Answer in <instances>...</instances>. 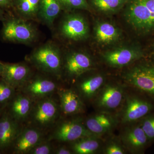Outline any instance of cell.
Instances as JSON below:
<instances>
[{
	"label": "cell",
	"mask_w": 154,
	"mask_h": 154,
	"mask_svg": "<svg viewBox=\"0 0 154 154\" xmlns=\"http://www.w3.org/2000/svg\"><path fill=\"white\" fill-rule=\"evenodd\" d=\"M27 61L37 71L61 81L63 54L54 42H49L37 47Z\"/></svg>",
	"instance_id": "cell-1"
},
{
	"label": "cell",
	"mask_w": 154,
	"mask_h": 154,
	"mask_svg": "<svg viewBox=\"0 0 154 154\" xmlns=\"http://www.w3.org/2000/svg\"><path fill=\"white\" fill-rule=\"evenodd\" d=\"M56 95L34 102L25 125L36 128L47 134L61 118L60 106Z\"/></svg>",
	"instance_id": "cell-2"
},
{
	"label": "cell",
	"mask_w": 154,
	"mask_h": 154,
	"mask_svg": "<svg viewBox=\"0 0 154 154\" xmlns=\"http://www.w3.org/2000/svg\"><path fill=\"white\" fill-rule=\"evenodd\" d=\"M2 22L1 37L4 41L28 45L33 43L37 39V29L29 20L18 16L6 15Z\"/></svg>",
	"instance_id": "cell-3"
},
{
	"label": "cell",
	"mask_w": 154,
	"mask_h": 154,
	"mask_svg": "<svg viewBox=\"0 0 154 154\" xmlns=\"http://www.w3.org/2000/svg\"><path fill=\"white\" fill-rule=\"evenodd\" d=\"M125 17L137 31L154 32V0H132L125 11Z\"/></svg>",
	"instance_id": "cell-4"
},
{
	"label": "cell",
	"mask_w": 154,
	"mask_h": 154,
	"mask_svg": "<svg viewBox=\"0 0 154 154\" xmlns=\"http://www.w3.org/2000/svg\"><path fill=\"white\" fill-rule=\"evenodd\" d=\"M92 134L86 128L82 119H65L61 117L48 133L47 138L59 143H72Z\"/></svg>",
	"instance_id": "cell-5"
},
{
	"label": "cell",
	"mask_w": 154,
	"mask_h": 154,
	"mask_svg": "<svg viewBox=\"0 0 154 154\" xmlns=\"http://www.w3.org/2000/svg\"><path fill=\"white\" fill-rule=\"evenodd\" d=\"M60 80L38 71L19 90L35 102L54 96L60 88Z\"/></svg>",
	"instance_id": "cell-6"
},
{
	"label": "cell",
	"mask_w": 154,
	"mask_h": 154,
	"mask_svg": "<svg viewBox=\"0 0 154 154\" xmlns=\"http://www.w3.org/2000/svg\"><path fill=\"white\" fill-rule=\"evenodd\" d=\"M93 67L92 59L83 51H72L63 55L62 80L76 79L83 74L91 70Z\"/></svg>",
	"instance_id": "cell-7"
},
{
	"label": "cell",
	"mask_w": 154,
	"mask_h": 154,
	"mask_svg": "<svg viewBox=\"0 0 154 154\" xmlns=\"http://www.w3.org/2000/svg\"><path fill=\"white\" fill-rule=\"evenodd\" d=\"M63 38L78 41L86 39L89 33V27L85 17L78 14H69L63 19L59 28Z\"/></svg>",
	"instance_id": "cell-8"
},
{
	"label": "cell",
	"mask_w": 154,
	"mask_h": 154,
	"mask_svg": "<svg viewBox=\"0 0 154 154\" xmlns=\"http://www.w3.org/2000/svg\"><path fill=\"white\" fill-rule=\"evenodd\" d=\"M2 63L1 79L17 91L25 85L34 73L33 67L27 61Z\"/></svg>",
	"instance_id": "cell-9"
},
{
	"label": "cell",
	"mask_w": 154,
	"mask_h": 154,
	"mask_svg": "<svg viewBox=\"0 0 154 154\" xmlns=\"http://www.w3.org/2000/svg\"><path fill=\"white\" fill-rule=\"evenodd\" d=\"M129 84L154 97V65L142 64L131 69L125 74Z\"/></svg>",
	"instance_id": "cell-10"
},
{
	"label": "cell",
	"mask_w": 154,
	"mask_h": 154,
	"mask_svg": "<svg viewBox=\"0 0 154 154\" xmlns=\"http://www.w3.org/2000/svg\"><path fill=\"white\" fill-rule=\"evenodd\" d=\"M47 134L33 127L25 125L16 138L9 152L28 154L32 149L46 138Z\"/></svg>",
	"instance_id": "cell-11"
},
{
	"label": "cell",
	"mask_w": 154,
	"mask_h": 154,
	"mask_svg": "<svg viewBox=\"0 0 154 154\" xmlns=\"http://www.w3.org/2000/svg\"><path fill=\"white\" fill-rule=\"evenodd\" d=\"M24 125L16 121L5 110L0 118V151L9 152Z\"/></svg>",
	"instance_id": "cell-12"
},
{
	"label": "cell",
	"mask_w": 154,
	"mask_h": 154,
	"mask_svg": "<svg viewBox=\"0 0 154 154\" xmlns=\"http://www.w3.org/2000/svg\"><path fill=\"white\" fill-rule=\"evenodd\" d=\"M141 48L137 46L119 47L105 53L104 60L109 65L121 67L132 63L143 56Z\"/></svg>",
	"instance_id": "cell-13"
},
{
	"label": "cell",
	"mask_w": 154,
	"mask_h": 154,
	"mask_svg": "<svg viewBox=\"0 0 154 154\" xmlns=\"http://www.w3.org/2000/svg\"><path fill=\"white\" fill-rule=\"evenodd\" d=\"M61 111V117H66L82 113L84 103L79 95L74 89L61 87L57 92Z\"/></svg>",
	"instance_id": "cell-14"
},
{
	"label": "cell",
	"mask_w": 154,
	"mask_h": 154,
	"mask_svg": "<svg viewBox=\"0 0 154 154\" xmlns=\"http://www.w3.org/2000/svg\"><path fill=\"white\" fill-rule=\"evenodd\" d=\"M34 102L17 91L14 98L4 109L16 121L25 125L32 110Z\"/></svg>",
	"instance_id": "cell-15"
},
{
	"label": "cell",
	"mask_w": 154,
	"mask_h": 154,
	"mask_svg": "<svg viewBox=\"0 0 154 154\" xmlns=\"http://www.w3.org/2000/svg\"><path fill=\"white\" fill-rule=\"evenodd\" d=\"M152 108L149 102L139 98L131 97L128 99L123 114V122L128 123L136 121L145 116Z\"/></svg>",
	"instance_id": "cell-16"
},
{
	"label": "cell",
	"mask_w": 154,
	"mask_h": 154,
	"mask_svg": "<svg viewBox=\"0 0 154 154\" xmlns=\"http://www.w3.org/2000/svg\"><path fill=\"white\" fill-rule=\"evenodd\" d=\"M123 96V90L120 86L108 85L101 91L97 100V105L102 109H115L121 104Z\"/></svg>",
	"instance_id": "cell-17"
},
{
	"label": "cell",
	"mask_w": 154,
	"mask_h": 154,
	"mask_svg": "<svg viewBox=\"0 0 154 154\" xmlns=\"http://www.w3.org/2000/svg\"><path fill=\"white\" fill-rule=\"evenodd\" d=\"M63 7L60 0H41L37 19L51 28Z\"/></svg>",
	"instance_id": "cell-18"
},
{
	"label": "cell",
	"mask_w": 154,
	"mask_h": 154,
	"mask_svg": "<svg viewBox=\"0 0 154 154\" xmlns=\"http://www.w3.org/2000/svg\"><path fill=\"white\" fill-rule=\"evenodd\" d=\"M104 82V77L100 75L85 78L78 81L75 90L82 99H90L99 91Z\"/></svg>",
	"instance_id": "cell-19"
},
{
	"label": "cell",
	"mask_w": 154,
	"mask_h": 154,
	"mask_svg": "<svg viewBox=\"0 0 154 154\" xmlns=\"http://www.w3.org/2000/svg\"><path fill=\"white\" fill-rule=\"evenodd\" d=\"M41 0H13V11L17 16L29 20H37Z\"/></svg>",
	"instance_id": "cell-20"
},
{
	"label": "cell",
	"mask_w": 154,
	"mask_h": 154,
	"mask_svg": "<svg viewBox=\"0 0 154 154\" xmlns=\"http://www.w3.org/2000/svg\"><path fill=\"white\" fill-rule=\"evenodd\" d=\"M94 31L97 41L102 44H111L118 40L121 36L119 29L108 22L97 23L94 28Z\"/></svg>",
	"instance_id": "cell-21"
},
{
	"label": "cell",
	"mask_w": 154,
	"mask_h": 154,
	"mask_svg": "<svg viewBox=\"0 0 154 154\" xmlns=\"http://www.w3.org/2000/svg\"><path fill=\"white\" fill-rule=\"evenodd\" d=\"M84 123L88 131L91 133L96 134L107 132L113 125V121L111 117L103 113L91 116Z\"/></svg>",
	"instance_id": "cell-22"
},
{
	"label": "cell",
	"mask_w": 154,
	"mask_h": 154,
	"mask_svg": "<svg viewBox=\"0 0 154 154\" xmlns=\"http://www.w3.org/2000/svg\"><path fill=\"white\" fill-rule=\"evenodd\" d=\"M122 139L128 148L137 150L145 145L148 138L141 127L135 126L128 129L123 135Z\"/></svg>",
	"instance_id": "cell-23"
},
{
	"label": "cell",
	"mask_w": 154,
	"mask_h": 154,
	"mask_svg": "<svg viewBox=\"0 0 154 154\" xmlns=\"http://www.w3.org/2000/svg\"><path fill=\"white\" fill-rule=\"evenodd\" d=\"M72 143V151L74 153L78 154L94 153L100 146L99 142L91 136L82 138Z\"/></svg>",
	"instance_id": "cell-24"
},
{
	"label": "cell",
	"mask_w": 154,
	"mask_h": 154,
	"mask_svg": "<svg viewBox=\"0 0 154 154\" xmlns=\"http://www.w3.org/2000/svg\"><path fill=\"white\" fill-rule=\"evenodd\" d=\"M128 0H91L93 5L99 11L113 13L120 10Z\"/></svg>",
	"instance_id": "cell-25"
},
{
	"label": "cell",
	"mask_w": 154,
	"mask_h": 154,
	"mask_svg": "<svg viewBox=\"0 0 154 154\" xmlns=\"http://www.w3.org/2000/svg\"><path fill=\"white\" fill-rule=\"evenodd\" d=\"M17 91L0 78V108L4 110L5 108Z\"/></svg>",
	"instance_id": "cell-26"
},
{
	"label": "cell",
	"mask_w": 154,
	"mask_h": 154,
	"mask_svg": "<svg viewBox=\"0 0 154 154\" xmlns=\"http://www.w3.org/2000/svg\"><path fill=\"white\" fill-rule=\"evenodd\" d=\"M52 141L48 140L46 137L41 142L34 146L28 154H51L53 153L54 146Z\"/></svg>",
	"instance_id": "cell-27"
},
{
	"label": "cell",
	"mask_w": 154,
	"mask_h": 154,
	"mask_svg": "<svg viewBox=\"0 0 154 154\" xmlns=\"http://www.w3.org/2000/svg\"><path fill=\"white\" fill-rule=\"evenodd\" d=\"M64 10L80 9L90 11V7L87 0H60Z\"/></svg>",
	"instance_id": "cell-28"
},
{
	"label": "cell",
	"mask_w": 154,
	"mask_h": 154,
	"mask_svg": "<svg viewBox=\"0 0 154 154\" xmlns=\"http://www.w3.org/2000/svg\"><path fill=\"white\" fill-rule=\"evenodd\" d=\"M141 128L148 139H154V116L146 119L144 121Z\"/></svg>",
	"instance_id": "cell-29"
},
{
	"label": "cell",
	"mask_w": 154,
	"mask_h": 154,
	"mask_svg": "<svg viewBox=\"0 0 154 154\" xmlns=\"http://www.w3.org/2000/svg\"><path fill=\"white\" fill-rule=\"evenodd\" d=\"M105 153L107 154H123L124 153L120 146L115 143L109 145L105 150Z\"/></svg>",
	"instance_id": "cell-30"
},
{
	"label": "cell",
	"mask_w": 154,
	"mask_h": 154,
	"mask_svg": "<svg viewBox=\"0 0 154 154\" xmlns=\"http://www.w3.org/2000/svg\"><path fill=\"white\" fill-rule=\"evenodd\" d=\"M57 145L56 146H54V149L53 153L54 154H71L73 152L70 149L67 147L66 146L61 144Z\"/></svg>",
	"instance_id": "cell-31"
},
{
	"label": "cell",
	"mask_w": 154,
	"mask_h": 154,
	"mask_svg": "<svg viewBox=\"0 0 154 154\" xmlns=\"http://www.w3.org/2000/svg\"><path fill=\"white\" fill-rule=\"evenodd\" d=\"M0 8L11 13L13 11V0H0Z\"/></svg>",
	"instance_id": "cell-32"
},
{
	"label": "cell",
	"mask_w": 154,
	"mask_h": 154,
	"mask_svg": "<svg viewBox=\"0 0 154 154\" xmlns=\"http://www.w3.org/2000/svg\"><path fill=\"white\" fill-rule=\"evenodd\" d=\"M5 10L0 8V21H2L5 17L6 14Z\"/></svg>",
	"instance_id": "cell-33"
},
{
	"label": "cell",
	"mask_w": 154,
	"mask_h": 154,
	"mask_svg": "<svg viewBox=\"0 0 154 154\" xmlns=\"http://www.w3.org/2000/svg\"><path fill=\"white\" fill-rule=\"evenodd\" d=\"M3 70V63L2 62H0V78H1V75H2V72Z\"/></svg>",
	"instance_id": "cell-34"
},
{
	"label": "cell",
	"mask_w": 154,
	"mask_h": 154,
	"mask_svg": "<svg viewBox=\"0 0 154 154\" xmlns=\"http://www.w3.org/2000/svg\"><path fill=\"white\" fill-rule=\"evenodd\" d=\"M3 109L0 108V118H1V116L2 115V113H3Z\"/></svg>",
	"instance_id": "cell-35"
},
{
	"label": "cell",
	"mask_w": 154,
	"mask_h": 154,
	"mask_svg": "<svg viewBox=\"0 0 154 154\" xmlns=\"http://www.w3.org/2000/svg\"><path fill=\"white\" fill-rule=\"evenodd\" d=\"M3 154V153L2 152H1V151H0V154Z\"/></svg>",
	"instance_id": "cell-36"
}]
</instances>
